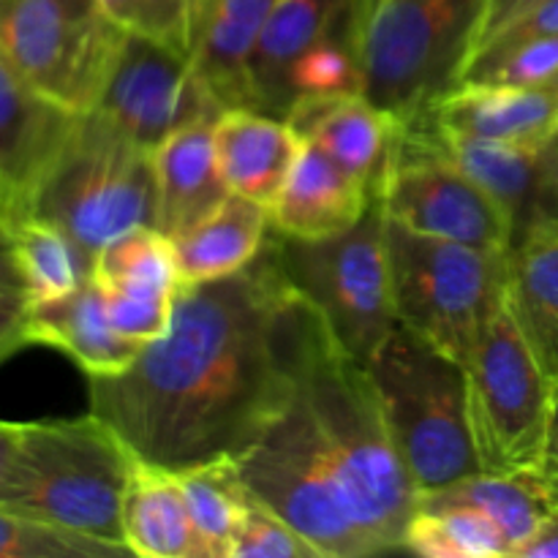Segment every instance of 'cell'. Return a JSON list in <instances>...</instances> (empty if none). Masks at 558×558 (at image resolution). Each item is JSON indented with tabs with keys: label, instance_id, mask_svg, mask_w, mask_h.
Wrapping results in <instances>:
<instances>
[{
	"label": "cell",
	"instance_id": "6da1fadb",
	"mask_svg": "<svg viewBox=\"0 0 558 558\" xmlns=\"http://www.w3.org/2000/svg\"><path fill=\"white\" fill-rule=\"evenodd\" d=\"M319 327L267 234L243 270L180 283L167 330L129 368L87 376L90 414L167 472L238 461L294 401Z\"/></svg>",
	"mask_w": 558,
	"mask_h": 558
},
{
	"label": "cell",
	"instance_id": "7a4b0ae2",
	"mask_svg": "<svg viewBox=\"0 0 558 558\" xmlns=\"http://www.w3.org/2000/svg\"><path fill=\"white\" fill-rule=\"evenodd\" d=\"M298 390L379 554L403 550L417 485L398 456L368 368L338 347L325 322L311 341Z\"/></svg>",
	"mask_w": 558,
	"mask_h": 558
},
{
	"label": "cell",
	"instance_id": "3957f363",
	"mask_svg": "<svg viewBox=\"0 0 558 558\" xmlns=\"http://www.w3.org/2000/svg\"><path fill=\"white\" fill-rule=\"evenodd\" d=\"M134 463L125 441L90 412L20 423L0 507L129 550L123 501Z\"/></svg>",
	"mask_w": 558,
	"mask_h": 558
},
{
	"label": "cell",
	"instance_id": "277c9868",
	"mask_svg": "<svg viewBox=\"0 0 558 558\" xmlns=\"http://www.w3.org/2000/svg\"><path fill=\"white\" fill-rule=\"evenodd\" d=\"M488 0H354L363 96L401 123L456 90Z\"/></svg>",
	"mask_w": 558,
	"mask_h": 558
},
{
	"label": "cell",
	"instance_id": "5b68a950",
	"mask_svg": "<svg viewBox=\"0 0 558 558\" xmlns=\"http://www.w3.org/2000/svg\"><path fill=\"white\" fill-rule=\"evenodd\" d=\"M365 368L420 496L483 472L463 363L396 325Z\"/></svg>",
	"mask_w": 558,
	"mask_h": 558
},
{
	"label": "cell",
	"instance_id": "8992f818",
	"mask_svg": "<svg viewBox=\"0 0 558 558\" xmlns=\"http://www.w3.org/2000/svg\"><path fill=\"white\" fill-rule=\"evenodd\" d=\"M27 216L69 234L93 272V259L109 240L136 227H156L153 150L96 109L76 114Z\"/></svg>",
	"mask_w": 558,
	"mask_h": 558
},
{
	"label": "cell",
	"instance_id": "52a82bcc",
	"mask_svg": "<svg viewBox=\"0 0 558 558\" xmlns=\"http://www.w3.org/2000/svg\"><path fill=\"white\" fill-rule=\"evenodd\" d=\"M396 322L466 363L488 322L507 305L510 254L425 238L385 218Z\"/></svg>",
	"mask_w": 558,
	"mask_h": 558
},
{
	"label": "cell",
	"instance_id": "ba28073f",
	"mask_svg": "<svg viewBox=\"0 0 558 558\" xmlns=\"http://www.w3.org/2000/svg\"><path fill=\"white\" fill-rule=\"evenodd\" d=\"M234 469L245 490L303 534L322 558L379 554L300 390L265 436L234 461Z\"/></svg>",
	"mask_w": 558,
	"mask_h": 558
},
{
	"label": "cell",
	"instance_id": "9c48e42d",
	"mask_svg": "<svg viewBox=\"0 0 558 558\" xmlns=\"http://www.w3.org/2000/svg\"><path fill=\"white\" fill-rule=\"evenodd\" d=\"M270 245L300 298L322 316L343 352L368 363L396 322L390 267L385 248V216L371 205L357 227L322 240L278 234Z\"/></svg>",
	"mask_w": 558,
	"mask_h": 558
},
{
	"label": "cell",
	"instance_id": "30bf717a",
	"mask_svg": "<svg viewBox=\"0 0 558 558\" xmlns=\"http://www.w3.org/2000/svg\"><path fill=\"white\" fill-rule=\"evenodd\" d=\"M463 371L483 472H537L556 385L534 357L507 305L488 322Z\"/></svg>",
	"mask_w": 558,
	"mask_h": 558
},
{
	"label": "cell",
	"instance_id": "8fae6325",
	"mask_svg": "<svg viewBox=\"0 0 558 558\" xmlns=\"http://www.w3.org/2000/svg\"><path fill=\"white\" fill-rule=\"evenodd\" d=\"M123 36L98 0H0V54L74 114L96 109Z\"/></svg>",
	"mask_w": 558,
	"mask_h": 558
},
{
	"label": "cell",
	"instance_id": "7c38bea8",
	"mask_svg": "<svg viewBox=\"0 0 558 558\" xmlns=\"http://www.w3.org/2000/svg\"><path fill=\"white\" fill-rule=\"evenodd\" d=\"M381 216L425 238L512 251V221L436 142L425 118L401 123L374 194Z\"/></svg>",
	"mask_w": 558,
	"mask_h": 558
},
{
	"label": "cell",
	"instance_id": "4fadbf2b",
	"mask_svg": "<svg viewBox=\"0 0 558 558\" xmlns=\"http://www.w3.org/2000/svg\"><path fill=\"white\" fill-rule=\"evenodd\" d=\"M223 109L189 52L129 31L96 104V112L150 150L185 125L213 123Z\"/></svg>",
	"mask_w": 558,
	"mask_h": 558
},
{
	"label": "cell",
	"instance_id": "5bb4252c",
	"mask_svg": "<svg viewBox=\"0 0 558 558\" xmlns=\"http://www.w3.org/2000/svg\"><path fill=\"white\" fill-rule=\"evenodd\" d=\"M74 120V112L44 98L0 54V210L5 221L27 216Z\"/></svg>",
	"mask_w": 558,
	"mask_h": 558
},
{
	"label": "cell",
	"instance_id": "9a60e30c",
	"mask_svg": "<svg viewBox=\"0 0 558 558\" xmlns=\"http://www.w3.org/2000/svg\"><path fill=\"white\" fill-rule=\"evenodd\" d=\"M425 118L456 134L539 150L558 134V80L545 85H458Z\"/></svg>",
	"mask_w": 558,
	"mask_h": 558
},
{
	"label": "cell",
	"instance_id": "2e32d148",
	"mask_svg": "<svg viewBox=\"0 0 558 558\" xmlns=\"http://www.w3.org/2000/svg\"><path fill=\"white\" fill-rule=\"evenodd\" d=\"M287 120L305 142L325 150L343 172L363 180L376 194L401 129L396 114L376 107L363 93H338L298 98Z\"/></svg>",
	"mask_w": 558,
	"mask_h": 558
},
{
	"label": "cell",
	"instance_id": "e0dca14e",
	"mask_svg": "<svg viewBox=\"0 0 558 558\" xmlns=\"http://www.w3.org/2000/svg\"><path fill=\"white\" fill-rule=\"evenodd\" d=\"M276 0H189V58L227 109H254L251 58Z\"/></svg>",
	"mask_w": 558,
	"mask_h": 558
},
{
	"label": "cell",
	"instance_id": "ac0fdd59",
	"mask_svg": "<svg viewBox=\"0 0 558 558\" xmlns=\"http://www.w3.org/2000/svg\"><path fill=\"white\" fill-rule=\"evenodd\" d=\"M374 205V191L343 172L325 150L303 140L300 156L270 207V227L278 234L322 240L357 227Z\"/></svg>",
	"mask_w": 558,
	"mask_h": 558
},
{
	"label": "cell",
	"instance_id": "d6986e66",
	"mask_svg": "<svg viewBox=\"0 0 558 558\" xmlns=\"http://www.w3.org/2000/svg\"><path fill=\"white\" fill-rule=\"evenodd\" d=\"M213 136L232 194L259 202L270 210L298 161L303 136L287 118L251 107L223 109L213 123Z\"/></svg>",
	"mask_w": 558,
	"mask_h": 558
},
{
	"label": "cell",
	"instance_id": "ffe728a7",
	"mask_svg": "<svg viewBox=\"0 0 558 558\" xmlns=\"http://www.w3.org/2000/svg\"><path fill=\"white\" fill-rule=\"evenodd\" d=\"M213 123L185 125L153 147L156 229L169 238L189 232L232 196L218 163Z\"/></svg>",
	"mask_w": 558,
	"mask_h": 558
},
{
	"label": "cell",
	"instance_id": "44dd1931",
	"mask_svg": "<svg viewBox=\"0 0 558 558\" xmlns=\"http://www.w3.org/2000/svg\"><path fill=\"white\" fill-rule=\"evenodd\" d=\"M31 343H44L74 360L87 376L118 374L129 368L145 343L125 338L112 325L101 287L93 278L74 292L49 303H33L27 311Z\"/></svg>",
	"mask_w": 558,
	"mask_h": 558
},
{
	"label": "cell",
	"instance_id": "7402d4cb",
	"mask_svg": "<svg viewBox=\"0 0 558 558\" xmlns=\"http://www.w3.org/2000/svg\"><path fill=\"white\" fill-rule=\"evenodd\" d=\"M354 0H276L251 58L254 109L287 118L292 65L352 14Z\"/></svg>",
	"mask_w": 558,
	"mask_h": 558
},
{
	"label": "cell",
	"instance_id": "603a6c76",
	"mask_svg": "<svg viewBox=\"0 0 558 558\" xmlns=\"http://www.w3.org/2000/svg\"><path fill=\"white\" fill-rule=\"evenodd\" d=\"M425 123L434 131L436 142L447 150V156L474 180L483 185L501 205V210L512 221V245L532 229L543 227V158L532 147L488 142L480 136L456 134L439 125Z\"/></svg>",
	"mask_w": 558,
	"mask_h": 558
},
{
	"label": "cell",
	"instance_id": "cb8c5ba5",
	"mask_svg": "<svg viewBox=\"0 0 558 558\" xmlns=\"http://www.w3.org/2000/svg\"><path fill=\"white\" fill-rule=\"evenodd\" d=\"M507 308L558 385V227L532 229L510 251Z\"/></svg>",
	"mask_w": 558,
	"mask_h": 558
},
{
	"label": "cell",
	"instance_id": "d4e9b609",
	"mask_svg": "<svg viewBox=\"0 0 558 558\" xmlns=\"http://www.w3.org/2000/svg\"><path fill=\"white\" fill-rule=\"evenodd\" d=\"M270 234V210L232 194L216 213L172 238L183 283L213 281L248 267L262 254Z\"/></svg>",
	"mask_w": 558,
	"mask_h": 558
},
{
	"label": "cell",
	"instance_id": "484cf974",
	"mask_svg": "<svg viewBox=\"0 0 558 558\" xmlns=\"http://www.w3.org/2000/svg\"><path fill=\"white\" fill-rule=\"evenodd\" d=\"M123 543L142 558H202L174 474L140 458L125 488Z\"/></svg>",
	"mask_w": 558,
	"mask_h": 558
},
{
	"label": "cell",
	"instance_id": "4316f807",
	"mask_svg": "<svg viewBox=\"0 0 558 558\" xmlns=\"http://www.w3.org/2000/svg\"><path fill=\"white\" fill-rule=\"evenodd\" d=\"M417 507H469L480 512L499 529L512 558L532 539L539 523L556 510L539 472H480L423 494Z\"/></svg>",
	"mask_w": 558,
	"mask_h": 558
},
{
	"label": "cell",
	"instance_id": "83f0119b",
	"mask_svg": "<svg viewBox=\"0 0 558 558\" xmlns=\"http://www.w3.org/2000/svg\"><path fill=\"white\" fill-rule=\"evenodd\" d=\"M93 281L109 294H178L174 243L156 227H136L109 240L93 259Z\"/></svg>",
	"mask_w": 558,
	"mask_h": 558
},
{
	"label": "cell",
	"instance_id": "f1b7e54d",
	"mask_svg": "<svg viewBox=\"0 0 558 558\" xmlns=\"http://www.w3.org/2000/svg\"><path fill=\"white\" fill-rule=\"evenodd\" d=\"M172 474L199 539L202 558H229V545L251 505V494L240 483L234 461L202 463Z\"/></svg>",
	"mask_w": 558,
	"mask_h": 558
},
{
	"label": "cell",
	"instance_id": "f546056e",
	"mask_svg": "<svg viewBox=\"0 0 558 558\" xmlns=\"http://www.w3.org/2000/svg\"><path fill=\"white\" fill-rule=\"evenodd\" d=\"M5 223L14 238L16 262L25 278L31 305L63 298L90 278V265L85 256L54 223L38 216H20Z\"/></svg>",
	"mask_w": 558,
	"mask_h": 558
},
{
	"label": "cell",
	"instance_id": "4dcf8cb0",
	"mask_svg": "<svg viewBox=\"0 0 558 558\" xmlns=\"http://www.w3.org/2000/svg\"><path fill=\"white\" fill-rule=\"evenodd\" d=\"M403 550L428 558L510 556L499 529L469 507H417L403 534Z\"/></svg>",
	"mask_w": 558,
	"mask_h": 558
},
{
	"label": "cell",
	"instance_id": "1f68e13d",
	"mask_svg": "<svg viewBox=\"0 0 558 558\" xmlns=\"http://www.w3.org/2000/svg\"><path fill=\"white\" fill-rule=\"evenodd\" d=\"M354 5L347 20L338 22L325 38L314 44L287 80L289 109L303 96H338V93H363L357 52H354Z\"/></svg>",
	"mask_w": 558,
	"mask_h": 558
},
{
	"label": "cell",
	"instance_id": "d6a6232c",
	"mask_svg": "<svg viewBox=\"0 0 558 558\" xmlns=\"http://www.w3.org/2000/svg\"><path fill=\"white\" fill-rule=\"evenodd\" d=\"M554 80H558V33L477 49L458 85H545Z\"/></svg>",
	"mask_w": 558,
	"mask_h": 558
},
{
	"label": "cell",
	"instance_id": "836d02e7",
	"mask_svg": "<svg viewBox=\"0 0 558 558\" xmlns=\"http://www.w3.org/2000/svg\"><path fill=\"white\" fill-rule=\"evenodd\" d=\"M129 550L0 507V558H118Z\"/></svg>",
	"mask_w": 558,
	"mask_h": 558
},
{
	"label": "cell",
	"instance_id": "e575fe53",
	"mask_svg": "<svg viewBox=\"0 0 558 558\" xmlns=\"http://www.w3.org/2000/svg\"><path fill=\"white\" fill-rule=\"evenodd\" d=\"M229 558H322V554L251 496L248 510L229 545Z\"/></svg>",
	"mask_w": 558,
	"mask_h": 558
},
{
	"label": "cell",
	"instance_id": "d590c367",
	"mask_svg": "<svg viewBox=\"0 0 558 558\" xmlns=\"http://www.w3.org/2000/svg\"><path fill=\"white\" fill-rule=\"evenodd\" d=\"M123 31L189 52V0H98Z\"/></svg>",
	"mask_w": 558,
	"mask_h": 558
},
{
	"label": "cell",
	"instance_id": "8d00e7d4",
	"mask_svg": "<svg viewBox=\"0 0 558 558\" xmlns=\"http://www.w3.org/2000/svg\"><path fill=\"white\" fill-rule=\"evenodd\" d=\"M27 300L0 298V363L31 343L27 336Z\"/></svg>",
	"mask_w": 558,
	"mask_h": 558
},
{
	"label": "cell",
	"instance_id": "74e56055",
	"mask_svg": "<svg viewBox=\"0 0 558 558\" xmlns=\"http://www.w3.org/2000/svg\"><path fill=\"white\" fill-rule=\"evenodd\" d=\"M0 298L27 300L25 278H22L20 262H16L14 238H11L9 223L0 227Z\"/></svg>",
	"mask_w": 558,
	"mask_h": 558
},
{
	"label": "cell",
	"instance_id": "f35d334b",
	"mask_svg": "<svg viewBox=\"0 0 558 558\" xmlns=\"http://www.w3.org/2000/svg\"><path fill=\"white\" fill-rule=\"evenodd\" d=\"M534 3H537V0H488V5H485L483 25H480V33H477V41H474V49H477L480 44L488 41V38L494 36V33H499L507 22L515 20L518 14H523V11Z\"/></svg>",
	"mask_w": 558,
	"mask_h": 558
},
{
	"label": "cell",
	"instance_id": "ab89813d",
	"mask_svg": "<svg viewBox=\"0 0 558 558\" xmlns=\"http://www.w3.org/2000/svg\"><path fill=\"white\" fill-rule=\"evenodd\" d=\"M539 477H543L545 488H548L550 499L558 507V385L554 387V409H550V425L548 439H545L543 461H539Z\"/></svg>",
	"mask_w": 558,
	"mask_h": 558
},
{
	"label": "cell",
	"instance_id": "60d3db41",
	"mask_svg": "<svg viewBox=\"0 0 558 558\" xmlns=\"http://www.w3.org/2000/svg\"><path fill=\"white\" fill-rule=\"evenodd\" d=\"M515 558H558V507L539 523L537 532L518 550Z\"/></svg>",
	"mask_w": 558,
	"mask_h": 558
},
{
	"label": "cell",
	"instance_id": "b9f144b4",
	"mask_svg": "<svg viewBox=\"0 0 558 558\" xmlns=\"http://www.w3.org/2000/svg\"><path fill=\"white\" fill-rule=\"evenodd\" d=\"M16 430H20V423H3V420H0V490H3L11 461H14Z\"/></svg>",
	"mask_w": 558,
	"mask_h": 558
},
{
	"label": "cell",
	"instance_id": "7bdbcfd3",
	"mask_svg": "<svg viewBox=\"0 0 558 558\" xmlns=\"http://www.w3.org/2000/svg\"><path fill=\"white\" fill-rule=\"evenodd\" d=\"M5 223V216H3V210H0V227H3Z\"/></svg>",
	"mask_w": 558,
	"mask_h": 558
}]
</instances>
